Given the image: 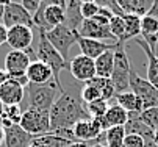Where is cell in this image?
I'll list each match as a JSON object with an SVG mask.
<instances>
[{
	"label": "cell",
	"mask_w": 158,
	"mask_h": 147,
	"mask_svg": "<svg viewBox=\"0 0 158 147\" xmlns=\"http://www.w3.org/2000/svg\"><path fill=\"white\" fill-rule=\"evenodd\" d=\"M72 132H74V136H75V141L77 142H94L103 132L102 129V124L99 119H85V120H80L77 122L74 127H72Z\"/></svg>",
	"instance_id": "cell-9"
},
{
	"label": "cell",
	"mask_w": 158,
	"mask_h": 147,
	"mask_svg": "<svg viewBox=\"0 0 158 147\" xmlns=\"http://www.w3.org/2000/svg\"><path fill=\"white\" fill-rule=\"evenodd\" d=\"M6 41H8V28L0 22V46L5 44Z\"/></svg>",
	"instance_id": "cell-38"
},
{
	"label": "cell",
	"mask_w": 158,
	"mask_h": 147,
	"mask_svg": "<svg viewBox=\"0 0 158 147\" xmlns=\"http://www.w3.org/2000/svg\"><path fill=\"white\" fill-rule=\"evenodd\" d=\"M47 6H61V8L66 10V0H42L39 10L36 11V14H38V13H42ZM33 16H35V14H33Z\"/></svg>",
	"instance_id": "cell-37"
},
{
	"label": "cell",
	"mask_w": 158,
	"mask_h": 147,
	"mask_svg": "<svg viewBox=\"0 0 158 147\" xmlns=\"http://www.w3.org/2000/svg\"><path fill=\"white\" fill-rule=\"evenodd\" d=\"M27 78L30 83H35V85H44V83L53 81V72L47 64L36 59L30 63V66L27 69Z\"/></svg>",
	"instance_id": "cell-17"
},
{
	"label": "cell",
	"mask_w": 158,
	"mask_h": 147,
	"mask_svg": "<svg viewBox=\"0 0 158 147\" xmlns=\"http://www.w3.org/2000/svg\"><path fill=\"white\" fill-rule=\"evenodd\" d=\"M25 99V89L17 83L8 80L5 85L0 86V100L3 105H20Z\"/></svg>",
	"instance_id": "cell-18"
},
{
	"label": "cell",
	"mask_w": 158,
	"mask_h": 147,
	"mask_svg": "<svg viewBox=\"0 0 158 147\" xmlns=\"http://www.w3.org/2000/svg\"><path fill=\"white\" fill-rule=\"evenodd\" d=\"M122 147H144V139H143L139 135L128 133V135H125V138H124Z\"/></svg>",
	"instance_id": "cell-35"
},
{
	"label": "cell",
	"mask_w": 158,
	"mask_h": 147,
	"mask_svg": "<svg viewBox=\"0 0 158 147\" xmlns=\"http://www.w3.org/2000/svg\"><path fill=\"white\" fill-rule=\"evenodd\" d=\"M3 108H5V105L2 103V100H0V117H2V114H3Z\"/></svg>",
	"instance_id": "cell-46"
},
{
	"label": "cell",
	"mask_w": 158,
	"mask_h": 147,
	"mask_svg": "<svg viewBox=\"0 0 158 147\" xmlns=\"http://www.w3.org/2000/svg\"><path fill=\"white\" fill-rule=\"evenodd\" d=\"M130 71L131 64L125 50V44L118 43V47L114 50V67H113V74L110 77L116 94L130 89Z\"/></svg>",
	"instance_id": "cell-4"
},
{
	"label": "cell",
	"mask_w": 158,
	"mask_h": 147,
	"mask_svg": "<svg viewBox=\"0 0 158 147\" xmlns=\"http://www.w3.org/2000/svg\"><path fill=\"white\" fill-rule=\"evenodd\" d=\"M119 8L124 14H136V16H146L149 10L152 8V0H116Z\"/></svg>",
	"instance_id": "cell-19"
},
{
	"label": "cell",
	"mask_w": 158,
	"mask_h": 147,
	"mask_svg": "<svg viewBox=\"0 0 158 147\" xmlns=\"http://www.w3.org/2000/svg\"><path fill=\"white\" fill-rule=\"evenodd\" d=\"M116 103L127 111V113H143V102L141 99L133 94L131 91H125V92H119L114 96Z\"/></svg>",
	"instance_id": "cell-22"
},
{
	"label": "cell",
	"mask_w": 158,
	"mask_h": 147,
	"mask_svg": "<svg viewBox=\"0 0 158 147\" xmlns=\"http://www.w3.org/2000/svg\"><path fill=\"white\" fill-rule=\"evenodd\" d=\"M49 114H50V132L60 129H72L77 122L91 117L88 114V110L83 105L80 96L75 94L74 91H63L52 105Z\"/></svg>",
	"instance_id": "cell-1"
},
{
	"label": "cell",
	"mask_w": 158,
	"mask_h": 147,
	"mask_svg": "<svg viewBox=\"0 0 158 147\" xmlns=\"http://www.w3.org/2000/svg\"><path fill=\"white\" fill-rule=\"evenodd\" d=\"M10 3H13V0H0V6H8Z\"/></svg>",
	"instance_id": "cell-44"
},
{
	"label": "cell",
	"mask_w": 158,
	"mask_h": 147,
	"mask_svg": "<svg viewBox=\"0 0 158 147\" xmlns=\"http://www.w3.org/2000/svg\"><path fill=\"white\" fill-rule=\"evenodd\" d=\"M41 2H42V0H20V5L33 16V14H36V11L39 10Z\"/></svg>",
	"instance_id": "cell-36"
},
{
	"label": "cell",
	"mask_w": 158,
	"mask_h": 147,
	"mask_svg": "<svg viewBox=\"0 0 158 147\" xmlns=\"http://www.w3.org/2000/svg\"><path fill=\"white\" fill-rule=\"evenodd\" d=\"M152 2H156V0H152Z\"/></svg>",
	"instance_id": "cell-52"
},
{
	"label": "cell",
	"mask_w": 158,
	"mask_h": 147,
	"mask_svg": "<svg viewBox=\"0 0 158 147\" xmlns=\"http://www.w3.org/2000/svg\"><path fill=\"white\" fill-rule=\"evenodd\" d=\"M130 91L141 99L143 111L152 107H158V89H155L150 85L147 78L139 77L133 67L130 71Z\"/></svg>",
	"instance_id": "cell-7"
},
{
	"label": "cell",
	"mask_w": 158,
	"mask_h": 147,
	"mask_svg": "<svg viewBox=\"0 0 158 147\" xmlns=\"http://www.w3.org/2000/svg\"><path fill=\"white\" fill-rule=\"evenodd\" d=\"M10 80V77H8V72L5 71V69H0V86L2 85H5V83Z\"/></svg>",
	"instance_id": "cell-41"
},
{
	"label": "cell",
	"mask_w": 158,
	"mask_h": 147,
	"mask_svg": "<svg viewBox=\"0 0 158 147\" xmlns=\"http://www.w3.org/2000/svg\"><path fill=\"white\" fill-rule=\"evenodd\" d=\"M69 71L75 80L80 81H89L96 77V64L93 58H88L85 55H78L71 59L69 63Z\"/></svg>",
	"instance_id": "cell-12"
},
{
	"label": "cell",
	"mask_w": 158,
	"mask_h": 147,
	"mask_svg": "<svg viewBox=\"0 0 158 147\" xmlns=\"http://www.w3.org/2000/svg\"><path fill=\"white\" fill-rule=\"evenodd\" d=\"M22 108H20V105H5V108H3V114L0 119H6L10 120L11 124L14 125H19L20 124V119H22Z\"/></svg>",
	"instance_id": "cell-30"
},
{
	"label": "cell",
	"mask_w": 158,
	"mask_h": 147,
	"mask_svg": "<svg viewBox=\"0 0 158 147\" xmlns=\"http://www.w3.org/2000/svg\"><path fill=\"white\" fill-rule=\"evenodd\" d=\"M19 127L31 136L47 135V133H50V114H49V111L27 108L22 113Z\"/></svg>",
	"instance_id": "cell-5"
},
{
	"label": "cell",
	"mask_w": 158,
	"mask_h": 147,
	"mask_svg": "<svg viewBox=\"0 0 158 147\" xmlns=\"http://www.w3.org/2000/svg\"><path fill=\"white\" fill-rule=\"evenodd\" d=\"M139 119L152 130H156L158 129V107H152V108L144 110L139 114Z\"/></svg>",
	"instance_id": "cell-31"
},
{
	"label": "cell",
	"mask_w": 158,
	"mask_h": 147,
	"mask_svg": "<svg viewBox=\"0 0 158 147\" xmlns=\"http://www.w3.org/2000/svg\"><path fill=\"white\" fill-rule=\"evenodd\" d=\"M99 5L96 2H89V3H81L80 6V14L83 19H93L99 13Z\"/></svg>",
	"instance_id": "cell-33"
},
{
	"label": "cell",
	"mask_w": 158,
	"mask_h": 147,
	"mask_svg": "<svg viewBox=\"0 0 158 147\" xmlns=\"http://www.w3.org/2000/svg\"><path fill=\"white\" fill-rule=\"evenodd\" d=\"M155 38H156V41H158V31H156V35H155Z\"/></svg>",
	"instance_id": "cell-51"
},
{
	"label": "cell",
	"mask_w": 158,
	"mask_h": 147,
	"mask_svg": "<svg viewBox=\"0 0 158 147\" xmlns=\"http://www.w3.org/2000/svg\"><path fill=\"white\" fill-rule=\"evenodd\" d=\"M105 122H106V127L111 129V127H124L128 120V113L121 107L118 103H113V105H108V110L103 116Z\"/></svg>",
	"instance_id": "cell-20"
},
{
	"label": "cell",
	"mask_w": 158,
	"mask_h": 147,
	"mask_svg": "<svg viewBox=\"0 0 158 147\" xmlns=\"http://www.w3.org/2000/svg\"><path fill=\"white\" fill-rule=\"evenodd\" d=\"M3 6H0V22H2V19H3Z\"/></svg>",
	"instance_id": "cell-47"
},
{
	"label": "cell",
	"mask_w": 158,
	"mask_h": 147,
	"mask_svg": "<svg viewBox=\"0 0 158 147\" xmlns=\"http://www.w3.org/2000/svg\"><path fill=\"white\" fill-rule=\"evenodd\" d=\"M147 14H149V16H152V17H155V19H158V0L152 3V8L149 10V13H147Z\"/></svg>",
	"instance_id": "cell-40"
},
{
	"label": "cell",
	"mask_w": 158,
	"mask_h": 147,
	"mask_svg": "<svg viewBox=\"0 0 158 147\" xmlns=\"http://www.w3.org/2000/svg\"><path fill=\"white\" fill-rule=\"evenodd\" d=\"M108 27H110L111 35L118 39V43L125 44V41H124V38H125V22H124V17L122 16H113L110 19Z\"/></svg>",
	"instance_id": "cell-28"
},
{
	"label": "cell",
	"mask_w": 158,
	"mask_h": 147,
	"mask_svg": "<svg viewBox=\"0 0 158 147\" xmlns=\"http://www.w3.org/2000/svg\"><path fill=\"white\" fill-rule=\"evenodd\" d=\"M38 30V47L35 49L36 52V58L39 61H42L44 64H47L52 72H53V81L58 86V89L63 92V81H61V71L69 67V63H67L56 50L55 47L49 43V39L46 36V30L44 28H36Z\"/></svg>",
	"instance_id": "cell-2"
},
{
	"label": "cell",
	"mask_w": 158,
	"mask_h": 147,
	"mask_svg": "<svg viewBox=\"0 0 158 147\" xmlns=\"http://www.w3.org/2000/svg\"><path fill=\"white\" fill-rule=\"evenodd\" d=\"M46 36L49 39V43L55 47V50L67 61L71 47L74 44H77V41H78V31L61 24V25L46 31Z\"/></svg>",
	"instance_id": "cell-6"
},
{
	"label": "cell",
	"mask_w": 158,
	"mask_h": 147,
	"mask_svg": "<svg viewBox=\"0 0 158 147\" xmlns=\"http://www.w3.org/2000/svg\"><path fill=\"white\" fill-rule=\"evenodd\" d=\"M81 3H89V2H96V0H80Z\"/></svg>",
	"instance_id": "cell-48"
},
{
	"label": "cell",
	"mask_w": 158,
	"mask_h": 147,
	"mask_svg": "<svg viewBox=\"0 0 158 147\" xmlns=\"http://www.w3.org/2000/svg\"><path fill=\"white\" fill-rule=\"evenodd\" d=\"M58 86L55 81L44 83V85H30L25 88V96H27V108L30 110H39V111H50L52 105L56 100V92Z\"/></svg>",
	"instance_id": "cell-3"
},
{
	"label": "cell",
	"mask_w": 158,
	"mask_h": 147,
	"mask_svg": "<svg viewBox=\"0 0 158 147\" xmlns=\"http://www.w3.org/2000/svg\"><path fill=\"white\" fill-rule=\"evenodd\" d=\"M2 24L6 28H13V27H17V25H25V27H30V28H36L35 22H33V16L17 2H13L8 6H5Z\"/></svg>",
	"instance_id": "cell-8"
},
{
	"label": "cell",
	"mask_w": 158,
	"mask_h": 147,
	"mask_svg": "<svg viewBox=\"0 0 158 147\" xmlns=\"http://www.w3.org/2000/svg\"><path fill=\"white\" fill-rule=\"evenodd\" d=\"M0 147H5V129L0 124Z\"/></svg>",
	"instance_id": "cell-42"
},
{
	"label": "cell",
	"mask_w": 158,
	"mask_h": 147,
	"mask_svg": "<svg viewBox=\"0 0 158 147\" xmlns=\"http://www.w3.org/2000/svg\"><path fill=\"white\" fill-rule=\"evenodd\" d=\"M96 3L100 6V8H108L114 16H124L122 10L119 8L116 0H96Z\"/></svg>",
	"instance_id": "cell-34"
},
{
	"label": "cell",
	"mask_w": 158,
	"mask_h": 147,
	"mask_svg": "<svg viewBox=\"0 0 158 147\" xmlns=\"http://www.w3.org/2000/svg\"><path fill=\"white\" fill-rule=\"evenodd\" d=\"M133 41H135V44H136V46L141 47V50L147 56V81L155 89H158V55L150 50V47L147 46V43L141 36L135 38Z\"/></svg>",
	"instance_id": "cell-15"
},
{
	"label": "cell",
	"mask_w": 158,
	"mask_h": 147,
	"mask_svg": "<svg viewBox=\"0 0 158 147\" xmlns=\"http://www.w3.org/2000/svg\"><path fill=\"white\" fill-rule=\"evenodd\" d=\"M80 99H81L83 103L88 105V103H91V102H96V100L102 99V96H100V92L94 86H91L89 83H85L81 91H80Z\"/></svg>",
	"instance_id": "cell-32"
},
{
	"label": "cell",
	"mask_w": 158,
	"mask_h": 147,
	"mask_svg": "<svg viewBox=\"0 0 158 147\" xmlns=\"http://www.w3.org/2000/svg\"><path fill=\"white\" fill-rule=\"evenodd\" d=\"M80 6H81L80 0H66V19H64V25L72 28V30H77V31H78V27L83 22V17L80 14Z\"/></svg>",
	"instance_id": "cell-21"
},
{
	"label": "cell",
	"mask_w": 158,
	"mask_h": 147,
	"mask_svg": "<svg viewBox=\"0 0 158 147\" xmlns=\"http://www.w3.org/2000/svg\"><path fill=\"white\" fill-rule=\"evenodd\" d=\"M153 141H155V144L158 145V129L153 130Z\"/></svg>",
	"instance_id": "cell-45"
},
{
	"label": "cell",
	"mask_w": 158,
	"mask_h": 147,
	"mask_svg": "<svg viewBox=\"0 0 158 147\" xmlns=\"http://www.w3.org/2000/svg\"><path fill=\"white\" fill-rule=\"evenodd\" d=\"M122 17L125 22V38H124L125 43L128 39H135V38L141 36V16L124 14Z\"/></svg>",
	"instance_id": "cell-25"
},
{
	"label": "cell",
	"mask_w": 158,
	"mask_h": 147,
	"mask_svg": "<svg viewBox=\"0 0 158 147\" xmlns=\"http://www.w3.org/2000/svg\"><path fill=\"white\" fill-rule=\"evenodd\" d=\"M66 147H91L88 142H71V144H67Z\"/></svg>",
	"instance_id": "cell-43"
},
{
	"label": "cell",
	"mask_w": 158,
	"mask_h": 147,
	"mask_svg": "<svg viewBox=\"0 0 158 147\" xmlns=\"http://www.w3.org/2000/svg\"><path fill=\"white\" fill-rule=\"evenodd\" d=\"M91 147H106V145H103V144H94V145H91Z\"/></svg>",
	"instance_id": "cell-49"
},
{
	"label": "cell",
	"mask_w": 158,
	"mask_h": 147,
	"mask_svg": "<svg viewBox=\"0 0 158 147\" xmlns=\"http://www.w3.org/2000/svg\"><path fill=\"white\" fill-rule=\"evenodd\" d=\"M30 147H38V145H36V144H33V142H31V145H30Z\"/></svg>",
	"instance_id": "cell-50"
},
{
	"label": "cell",
	"mask_w": 158,
	"mask_h": 147,
	"mask_svg": "<svg viewBox=\"0 0 158 147\" xmlns=\"http://www.w3.org/2000/svg\"><path fill=\"white\" fill-rule=\"evenodd\" d=\"M93 20H94V22H97L99 25H108L110 24V19L105 17V16H102V14H99V13L93 17Z\"/></svg>",
	"instance_id": "cell-39"
},
{
	"label": "cell",
	"mask_w": 158,
	"mask_h": 147,
	"mask_svg": "<svg viewBox=\"0 0 158 147\" xmlns=\"http://www.w3.org/2000/svg\"><path fill=\"white\" fill-rule=\"evenodd\" d=\"M125 127H111L105 132V142L106 147H122L125 138Z\"/></svg>",
	"instance_id": "cell-26"
},
{
	"label": "cell",
	"mask_w": 158,
	"mask_h": 147,
	"mask_svg": "<svg viewBox=\"0 0 158 147\" xmlns=\"http://www.w3.org/2000/svg\"><path fill=\"white\" fill-rule=\"evenodd\" d=\"M5 129V147H30L36 136L28 135L19 125H10Z\"/></svg>",
	"instance_id": "cell-16"
},
{
	"label": "cell",
	"mask_w": 158,
	"mask_h": 147,
	"mask_svg": "<svg viewBox=\"0 0 158 147\" xmlns=\"http://www.w3.org/2000/svg\"><path fill=\"white\" fill-rule=\"evenodd\" d=\"M77 44L81 50V55L96 59L97 56H100L102 53L108 52V50H116L118 43H103V41H96V39H88V38H80Z\"/></svg>",
	"instance_id": "cell-14"
},
{
	"label": "cell",
	"mask_w": 158,
	"mask_h": 147,
	"mask_svg": "<svg viewBox=\"0 0 158 147\" xmlns=\"http://www.w3.org/2000/svg\"><path fill=\"white\" fill-rule=\"evenodd\" d=\"M96 64V77L110 78L114 67V50H108L94 59Z\"/></svg>",
	"instance_id": "cell-23"
},
{
	"label": "cell",
	"mask_w": 158,
	"mask_h": 147,
	"mask_svg": "<svg viewBox=\"0 0 158 147\" xmlns=\"http://www.w3.org/2000/svg\"><path fill=\"white\" fill-rule=\"evenodd\" d=\"M78 36L88 38V39H96V41H103V43H108V41L118 43V39L111 35L108 25H99L93 19H83L81 25L78 27Z\"/></svg>",
	"instance_id": "cell-10"
},
{
	"label": "cell",
	"mask_w": 158,
	"mask_h": 147,
	"mask_svg": "<svg viewBox=\"0 0 158 147\" xmlns=\"http://www.w3.org/2000/svg\"><path fill=\"white\" fill-rule=\"evenodd\" d=\"M86 83H89L91 86H94L99 92H100V96H102V99L103 100H111V99H114V96H116V91H114V86H113V83H111V80L110 78H102V77H94V78H91L89 81H86Z\"/></svg>",
	"instance_id": "cell-24"
},
{
	"label": "cell",
	"mask_w": 158,
	"mask_h": 147,
	"mask_svg": "<svg viewBox=\"0 0 158 147\" xmlns=\"http://www.w3.org/2000/svg\"><path fill=\"white\" fill-rule=\"evenodd\" d=\"M30 63L31 59L24 50H10L5 56V71L8 72V77L24 75L27 74Z\"/></svg>",
	"instance_id": "cell-13"
},
{
	"label": "cell",
	"mask_w": 158,
	"mask_h": 147,
	"mask_svg": "<svg viewBox=\"0 0 158 147\" xmlns=\"http://www.w3.org/2000/svg\"><path fill=\"white\" fill-rule=\"evenodd\" d=\"M33 144H36L38 147H66L71 142L55 136L53 133H47V135H42V136H36L33 139Z\"/></svg>",
	"instance_id": "cell-27"
},
{
	"label": "cell",
	"mask_w": 158,
	"mask_h": 147,
	"mask_svg": "<svg viewBox=\"0 0 158 147\" xmlns=\"http://www.w3.org/2000/svg\"><path fill=\"white\" fill-rule=\"evenodd\" d=\"M86 110H88V114L91 116L93 119H99V117H103L106 110H108V102L103 100V99H99L96 102H91L86 105Z\"/></svg>",
	"instance_id": "cell-29"
},
{
	"label": "cell",
	"mask_w": 158,
	"mask_h": 147,
	"mask_svg": "<svg viewBox=\"0 0 158 147\" xmlns=\"http://www.w3.org/2000/svg\"><path fill=\"white\" fill-rule=\"evenodd\" d=\"M35 39V31L30 27L17 25L13 28H8V41L11 50H27L31 47V43Z\"/></svg>",
	"instance_id": "cell-11"
}]
</instances>
